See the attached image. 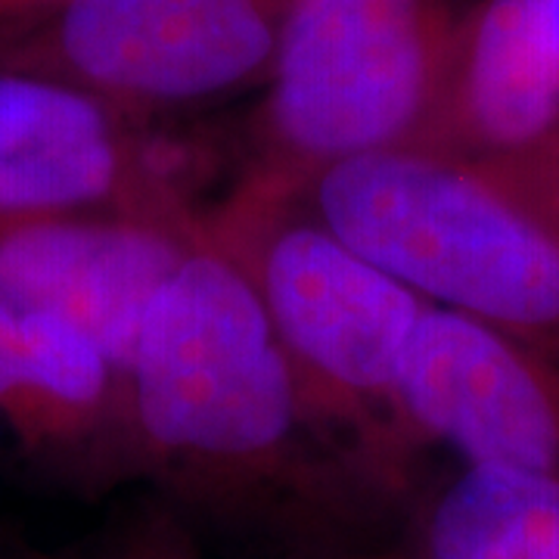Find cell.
Listing matches in <instances>:
<instances>
[{"mask_svg": "<svg viewBox=\"0 0 559 559\" xmlns=\"http://www.w3.org/2000/svg\"><path fill=\"white\" fill-rule=\"evenodd\" d=\"M60 3L62 0H0V35L40 20L44 13H50Z\"/></svg>", "mask_w": 559, "mask_h": 559, "instance_id": "5bb4252c", "label": "cell"}, {"mask_svg": "<svg viewBox=\"0 0 559 559\" xmlns=\"http://www.w3.org/2000/svg\"><path fill=\"white\" fill-rule=\"evenodd\" d=\"M193 212H91L3 227L0 296L75 326L121 373L143 320L202 237Z\"/></svg>", "mask_w": 559, "mask_h": 559, "instance_id": "52a82bcc", "label": "cell"}, {"mask_svg": "<svg viewBox=\"0 0 559 559\" xmlns=\"http://www.w3.org/2000/svg\"><path fill=\"white\" fill-rule=\"evenodd\" d=\"M100 559H205L187 522L171 507L143 503Z\"/></svg>", "mask_w": 559, "mask_h": 559, "instance_id": "7c38bea8", "label": "cell"}, {"mask_svg": "<svg viewBox=\"0 0 559 559\" xmlns=\"http://www.w3.org/2000/svg\"><path fill=\"white\" fill-rule=\"evenodd\" d=\"M404 559H559V476L463 463L423 498Z\"/></svg>", "mask_w": 559, "mask_h": 559, "instance_id": "8fae6325", "label": "cell"}, {"mask_svg": "<svg viewBox=\"0 0 559 559\" xmlns=\"http://www.w3.org/2000/svg\"><path fill=\"white\" fill-rule=\"evenodd\" d=\"M457 22L451 0H286L252 175L299 190L342 162L429 146Z\"/></svg>", "mask_w": 559, "mask_h": 559, "instance_id": "277c9868", "label": "cell"}, {"mask_svg": "<svg viewBox=\"0 0 559 559\" xmlns=\"http://www.w3.org/2000/svg\"><path fill=\"white\" fill-rule=\"evenodd\" d=\"M401 414L419 448L559 476V364L479 320L426 308L401 370Z\"/></svg>", "mask_w": 559, "mask_h": 559, "instance_id": "ba28073f", "label": "cell"}, {"mask_svg": "<svg viewBox=\"0 0 559 559\" xmlns=\"http://www.w3.org/2000/svg\"><path fill=\"white\" fill-rule=\"evenodd\" d=\"M140 116L0 62V230L91 212H190Z\"/></svg>", "mask_w": 559, "mask_h": 559, "instance_id": "8992f818", "label": "cell"}, {"mask_svg": "<svg viewBox=\"0 0 559 559\" xmlns=\"http://www.w3.org/2000/svg\"><path fill=\"white\" fill-rule=\"evenodd\" d=\"M559 124V0H479L460 13L432 150L525 153Z\"/></svg>", "mask_w": 559, "mask_h": 559, "instance_id": "30bf717a", "label": "cell"}, {"mask_svg": "<svg viewBox=\"0 0 559 559\" xmlns=\"http://www.w3.org/2000/svg\"><path fill=\"white\" fill-rule=\"evenodd\" d=\"M205 230L252 283L323 441L380 507L407 498L419 444L401 370L429 301L342 240L301 190L255 175Z\"/></svg>", "mask_w": 559, "mask_h": 559, "instance_id": "7a4b0ae2", "label": "cell"}, {"mask_svg": "<svg viewBox=\"0 0 559 559\" xmlns=\"http://www.w3.org/2000/svg\"><path fill=\"white\" fill-rule=\"evenodd\" d=\"M0 426L84 485L128 479V385L66 320L0 296Z\"/></svg>", "mask_w": 559, "mask_h": 559, "instance_id": "9c48e42d", "label": "cell"}, {"mask_svg": "<svg viewBox=\"0 0 559 559\" xmlns=\"http://www.w3.org/2000/svg\"><path fill=\"white\" fill-rule=\"evenodd\" d=\"M485 162H491L520 193H525L550 218L559 221V124L525 153Z\"/></svg>", "mask_w": 559, "mask_h": 559, "instance_id": "4fadbf2b", "label": "cell"}, {"mask_svg": "<svg viewBox=\"0 0 559 559\" xmlns=\"http://www.w3.org/2000/svg\"><path fill=\"white\" fill-rule=\"evenodd\" d=\"M286 0H62L0 35V62L146 119L261 84Z\"/></svg>", "mask_w": 559, "mask_h": 559, "instance_id": "5b68a950", "label": "cell"}, {"mask_svg": "<svg viewBox=\"0 0 559 559\" xmlns=\"http://www.w3.org/2000/svg\"><path fill=\"white\" fill-rule=\"evenodd\" d=\"M128 479L209 520L311 535L382 510L314 429L252 283L205 227L140 326Z\"/></svg>", "mask_w": 559, "mask_h": 559, "instance_id": "6da1fadb", "label": "cell"}, {"mask_svg": "<svg viewBox=\"0 0 559 559\" xmlns=\"http://www.w3.org/2000/svg\"><path fill=\"white\" fill-rule=\"evenodd\" d=\"M299 190L429 305L559 364V221L491 162L407 146L333 165Z\"/></svg>", "mask_w": 559, "mask_h": 559, "instance_id": "3957f363", "label": "cell"}]
</instances>
